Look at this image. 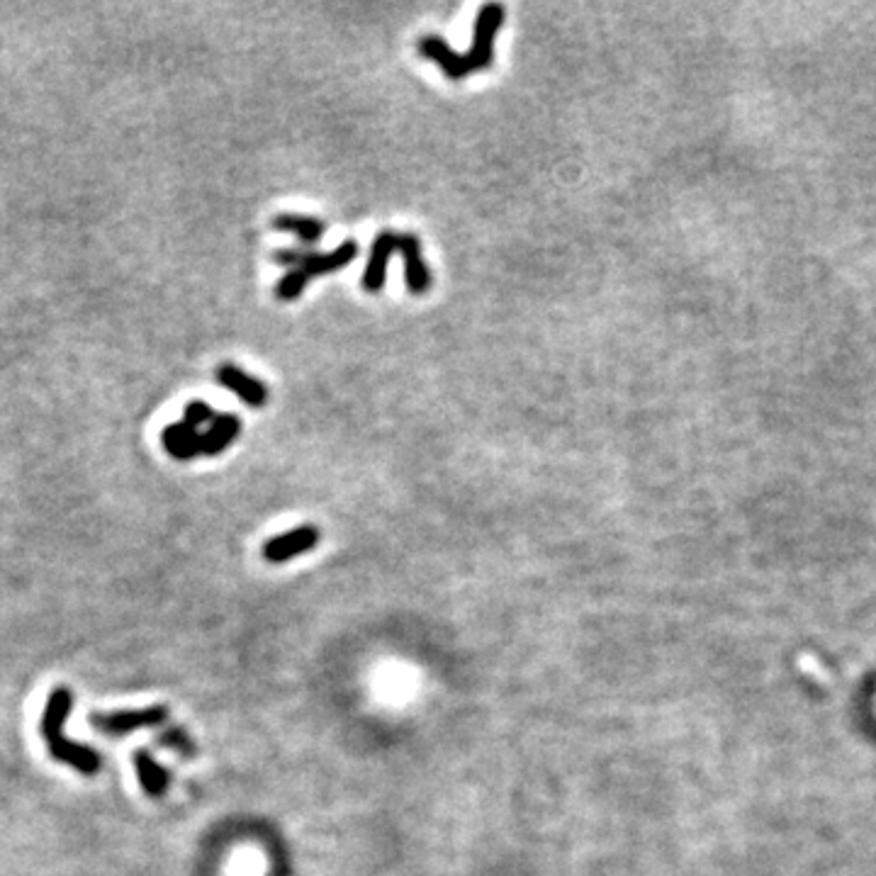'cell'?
Returning a JSON list of instances; mask_svg holds the SVG:
<instances>
[{"instance_id": "obj_12", "label": "cell", "mask_w": 876, "mask_h": 876, "mask_svg": "<svg viewBox=\"0 0 876 876\" xmlns=\"http://www.w3.org/2000/svg\"><path fill=\"white\" fill-rule=\"evenodd\" d=\"M161 441H164L168 456H173L176 460H190L195 456H202L198 429L188 426L185 421H181V424L166 426Z\"/></svg>"}, {"instance_id": "obj_5", "label": "cell", "mask_w": 876, "mask_h": 876, "mask_svg": "<svg viewBox=\"0 0 876 876\" xmlns=\"http://www.w3.org/2000/svg\"><path fill=\"white\" fill-rule=\"evenodd\" d=\"M93 728L105 735H127L132 730L156 728L168 721L166 706H149L139 711H115V713H93Z\"/></svg>"}, {"instance_id": "obj_9", "label": "cell", "mask_w": 876, "mask_h": 876, "mask_svg": "<svg viewBox=\"0 0 876 876\" xmlns=\"http://www.w3.org/2000/svg\"><path fill=\"white\" fill-rule=\"evenodd\" d=\"M419 52L424 59L434 61V64L441 66V71L446 73L451 81H460V78L470 76L468 64H465V56L453 52V49L443 42V37L424 35L419 39Z\"/></svg>"}, {"instance_id": "obj_7", "label": "cell", "mask_w": 876, "mask_h": 876, "mask_svg": "<svg viewBox=\"0 0 876 876\" xmlns=\"http://www.w3.org/2000/svg\"><path fill=\"white\" fill-rule=\"evenodd\" d=\"M397 251V232H390V229H385V232H380L378 237H375L373 246H370V256H368V266H365L363 273V288L368 292H380L385 285L387 278V266H390V258Z\"/></svg>"}, {"instance_id": "obj_10", "label": "cell", "mask_w": 876, "mask_h": 876, "mask_svg": "<svg viewBox=\"0 0 876 876\" xmlns=\"http://www.w3.org/2000/svg\"><path fill=\"white\" fill-rule=\"evenodd\" d=\"M241 434V419L234 414H217L207 434H200L202 456H217Z\"/></svg>"}, {"instance_id": "obj_11", "label": "cell", "mask_w": 876, "mask_h": 876, "mask_svg": "<svg viewBox=\"0 0 876 876\" xmlns=\"http://www.w3.org/2000/svg\"><path fill=\"white\" fill-rule=\"evenodd\" d=\"M134 769H137L139 784H142V789L151 796V799H161V796L166 794L168 784H171V774H168V769L161 767L149 752L146 750L134 752Z\"/></svg>"}, {"instance_id": "obj_4", "label": "cell", "mask_w": 876, "mask_h": 876, "mask_svg": "<svg viewBox=\"0 0 876 876\" xmlns=\"http://www.w3.org/2000/svg\"><path fill=\"white\" fill-rule=\"evenodd\" d=\"M319 538H322V533L314 524H305V526H297V529H292L288 533H280V536L268 538L266 543H263V560L271 565H283L288 563V560L300 558V555L310 553L319 546Z\"/></svg>"}, {"instance_id": "obj_6", "label": "cell", "mask_w": 876, "mask_h": 876, "mask_svg": "<svg viewBox=\"0 0 876 876\" xmlns=\"http://www.w3.org/2000/svg\"><path fill=\"white\" fill-rule=\"evenodd\" d=\"M397 254L404 258V283L412 295H424L431 288V271L421 256V241L412 232H397Z\"/></svg>"}, {"instance_id": "obj_16", "label": "cell", "mask_w": 876, "mask_h": 876, "mask_svg": "<svg viewBox=\"0 0 876 876\" xmlns=\"http://www.w3.org/2000/svg\"><path fill=\"white\" fill-rule=\"evenodd\" d=\"M161 743L166 745V748H171V750H178L181 752V755H185V757H193L195 752H198V748H195V743L193 740L188 738V735L183 733L181 728H176V730H168V733L164 735V738H161Z\"/></svg>"}, {"instance_id": "obj_3", "label": "cell", "mask_w": 876, "mask_h": 876, "mask_svg": "<svg viewBox=\"0 0 876 876\" xmlns=\"http://www.w3.org/2000/svg\"><path fill=\"white\" fill-rule=\"evenodd\" d=\"M502 25H504V8L499 3H487L485 8L477 13L473 47H470L468 54H463L470 73L490 69L494 59V39H497V32Z\"/></svg>"}, {"instance_id": "obj_13", "label": "cell", "mask_w": 876, "mask_h": 876, "mask_svg": "<svg viewBox=\"0 0 876 876\" xmlns=\"http://www.w3.org/2000/svg\"><path fill=\"white\" fill-rule=\"evenodd\" d=\"M273 227L280 229V232L295 234V237L307 246H314L319 239L324 237V222L322 219L312 217V215H292V212H280V215L273 219Z\"/></svg>"}, {"instance_id": "obj_1", "label": "cell", "mask_w": 876, "mask_h": 876, "mask_svg": "<svg viewBox=\"0 0 876 876\" xmlns=\"http://www.w3.org/2000/svg\"><path fill=\"white\" fill-rule=\"evenodd\" d=\"M71 706H73V694L69 689L66 687L54 689V692L49 694L47 709H44L42 716V735L44 740H47L49 752H52L56 762L69 765L76 769V772L91 777V774L100 772V755L95 750L86 748V745H76L66 740L64 723L66 718H69Z\"/></svg>"}, {"instance_id": "obj_15", "label": "cell", "mask_w": 876, "mask_h": 876, "mask_svg": "<svg viewBox=\"0 0 876 876\" xmlns=\"http://www.w3.org/2000/svg\"><path fill=\"white\" fill-rule=\"evenodd\" d=\"M215 409L210 407V404L207 402H190L188 407H185V424L188 426H193V429H200L202 424H207V421H215Z\"/></svg>"}, {"instance_id": "obj_8", "label": "cell", "mask_w": 876, "mask_h": 876, "mask_svg": "<svg viewBox=\"0 0 876 876\" xmlns=\"http://www.w3.org/2000/svg\"><path fill=\"white\" fill-rule=\"evenodd\" d=\"M217 380L227 387L229 392H234L241 402L249 404V407H263V404L268 402V387L258 378H254V375L244 373V370L237 368V365L232 363L219 365Z\"/></svg>"}, {"instance_id": "obj_2", "label": "cell", "mask_w": 876, "mask_h": 876, "mask_svg": "<svg viewBox=\"0 0 876 876\" xmlns=\"http://www.w3.org/2000/svg\"><path fill=\"white\" fill-rule=\"evenodd\" d=\"M356 256H358L356 241H344L339 249L327 251V254H322V251H305V249H278L273 254V261L285 266L288 271L290 268H297V271L305 275L307 283H310L312 278H319V275L341 271V268L348 266V263L356 261Z\"/></svg>"}, {"instance_id": "obj_14", "label": "cell", "mask_w": 876, "mask_h": 876, "mask_svg": "<svg viewBox=\"0 0 876 876\" xmlns=\"http://www.w3.org/2000/svg\"><path fill=\"white\" fill-rule=\"evenodd\" d=\"M305 285H307L305 275L297 271V268H290V271L280 278L278 288H275V295H278V300L292 302L305 292Z\"/></svg>"}]
</instances>
